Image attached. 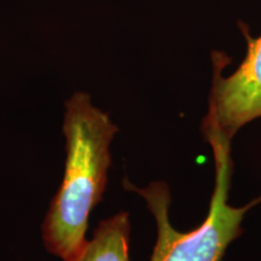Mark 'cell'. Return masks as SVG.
<instances>
[{
    "mask_svg": "<svg viewBox=\"0 0 261 261\" xmlns=\"http://www.w3.org/2000/svg\"><path fill=\"white\" fill-rule=\"evenodd\" d=\"M116 132L115 123L91 103L89 94L75 93L65 104L64 177L42 225L45 246L62 260H76L87 242L89 218L106 190Z\"/></svg>",
    "mask_w": 261,
    "mask_h": 261,
    "instance_id": "6da1fadb",
    "label": "cell"
},
{
    "mask_svg": "<svg viewBox=\"0 0 261 261\" xmlns=\"http://www.w3.org/2000/svg\"><path fill=\"white\" fill-rule=\"evenodd\" d=\"M215 162L214 191L207 218L190 232H179L169 220L171 191L163 181L138 188L125 179L127 190L144 198L158 225V241L150 261H221L225 250L242 234V221L247 212L261 202V196L243 207L228 204L233 162L231 143L211 140Z\"/></svg>",
    "mask_w": 261,
    "mask_h": 261,
    "instance_id": "7a4b0ae2",
    "label": "cell"
},
{
    "mask_svg": "<svg viewBox=\"0 0 261 261\" xmlns=\"http://www.w3.org/2000/svg\"><path fill=\"white\" fill-rule=\"evenodd\" d=\"M247 40V55L242 64L228 76L221 70L228 62L221 52L213 54V81L208 113L202 122L207 142H232L248 122L261 117V35L254 38L244 23H238Z\"/></svg>",
    "mask_w": 261,
    "mask_h": 261,
    "instance_id": "3957f363",
    "label": "cell"
},
{
    "mask_svg": "<svg viewBox=\"0 0 261 261\" xmlns=\"http://www.w3.org/2000/svg\"><path fill=\"white\" fill-rule=\"evenodd\" d=\"M129 217L121 212L103 220L75 261H129Z\"/></svg>",
    "mask_w": 261,
    "mask_h": 261,
    "instance_id": "277c9868",
    "label": "cell"
}]
</instances>
